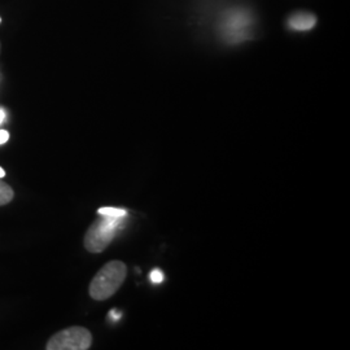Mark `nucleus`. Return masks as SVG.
<instances>
[{
	"label": "nucleus",
	"instance_id": "f257e3e1",
	"mask_svg": "<svg viewBox=\"0 0 350 350\" xmlns=\"http://www.w3.org/2000/svg\"><path fill=\"white\" fill-rule=\"evenodd\" d=\"M256 24V17L250 8L234 7L221 16L218 34L226 44L235 46L253 38Z\"/></svg>",
	"mask_w": 350,
	"mask_h": 350
},
{
	"label": "nucleus",
	"instance_id": "f03ea898",
	"mask_svg": "<svg viewBox=\"0 0 350 350\" xmlns=\"http://www.w3.org/2000/svg\"><path fill=\"white\" fill-rule=\"evenodd\" d=\"M127 267L122 261L105 263L90 283V296L95 301L111 299L125 283Z\"/></svg>",
	"mask_w": 350,
	"mask_h": 350
},
{
	"label": "nucleus",
	"instance_id": "7ed1b4c3",
	"mask_svg": "<svg viewBox=\"0 0 350 350\" xmlns=\"http://www.w3.org/2000/svg\"><path fill=\"white\" fill-rule=\"evenodd\" d=\"M126 217L99 214V218L88 227L83 239L85 248L91 253H101L108 248Z\"/></svg>",
	"mask_w": 350,
	"mask_h": 350
},
{
	"label": "nucleus",
	"instance_id": "20e7f679",
	"mask_svg": "<svg viewBox=\"0 0 350 350\" xmlns=\"http://www.w3.org/2000/svg\"><path fill=\"white\" fill-rule=\"evenodd\" d=\"M92 345V335L81 325L68 327L56 332L47 341V350H88Z\"/></svg>",
	"mask_w": 350,
	"mask_h": 350
},
{
	"label": "nucleus",
	"instance_id": "39448f33",
	"mask_svg": "<svg viewBox=\"0 0 350 350\" xmlns=\"http://www.w3.org/2000/svg\"><path fill=\"white\" fill-rule=\"evenodd\" d=\"M318 25L317 14L310 11H295L291 12L286 18L284 26L289 33L306 34L312 33Z\"/></svg>",
	"mask_w": 350,
	"mask_h": 350
},
{
	"label": "nucleus",
	"instance_id": "423d86ee",
	"mask_svg": "<svg viewBox=\"0 0 350 350\" xmlns=\"http://www.w3.org/2000/svg\"><path fill=\"white\" fill-rule=\"evenodd\" d=\"M13 198H14V192L12 187L0 179V206L10 204L13 200Z\"/></svg>",
	"mask_w": 350,
	"mask_h": 350
},
{
	"label": "nucleus",
	"instance_id": "0eeeda50",
	"mask_svg": "<svg viewBox=\"0 0 350 350\" xmlns=\"http://www.w3.org/2000/svg\"><path fill=\"white\" fill-rule=\"evenodd\" d=\"M98 214H105V215H113V217H127V212L125 209H118V208H100L98 211Z\"/></svg>",
	"mask_w": 350,
	"mask_h": 350
},
{
	"label": "nucleus",
	"instance_id": "6e6552de",
	"mask_svg": "<svg viewBox=\"0 0 350 350\" xmlns=\"http://www.w3.org/2000/svg\"><path fill=\"white\" fill-rule=\"evenodd\" d=\"M150 279L153 284H160V283H163V274L160 270L156 269V270H153V271L150 273Z\"/></svg>",
	"mask_w": 350,
	"mask_h": 350
},
{
	"label": "nucleus",
	"instance_id": "1a4fd4ad",
	"mask_svg": "<svg viewBox=\"0 0 350 350\" xmlns=\"http://www.w3.org/2000/svg\"><path fill=\"white\" fill-rule=\"evenodd\" d=\"M8 139H10V133L5 130H0V144L7 143Z\"/></svg>",
	"mask_w": 350,
	"mask_h": 350
},
{
	"label": "nucleus",
	"instance_id": "9d476101",
	"mask_svg": "<svg viewBox=\"0 0 350 350\" xmlns=\"http://www.w3.org/2000/svg\"><path fill=\"white\" fill-rule=\"evenodd\" d=\"M4 118H5V113H4V111H3V109H0V125L3 124Z\"/></svg>",
	"mask_w": 350,
	"mask_h": 350
},
{
	"label": "nucleus",
	"instance_id": "9b49d317",
	"mask_svg": "<svg viewBox=\"0 0 350 350\" xmlns=\"http://www.w3.org/2000/svg\"><path fill=\"white\" fill-rule=\"evenodd\" d=\"M5 176V172H4V169L3 167H0V179L1 178H4Z\"/></svg>",
	"mask_w": 350,
	"mask_h": 350
},
{
	"label": "nucleus",
	"instance_id": "f8f14e48",
	"mask_svg": "<svg viewBox=\"0 0 350 350\" xmlns=\"http://www.w3.org/2000/svg\"><path fill=\"white\" fill-rule=\"evenodd\" d=\"M0 23H1V18H0Z\"/></svg>",
	"mask_w": 350,
	"mask_h": 350
},
{
	"label": "nucleus",
	"instance_id": "ddd939ff",
	"mask_svg": "<svg viewBox=\"0 0 350 350\" xmlns=\"http://www.w3.org/2000/svg\"><path fill=\"white\" fill-rule=\"evenodd\" d=\"M0 49H1V44H0Z\"/></svg>",
	"mask_w": 350,
	"mask_h": 350
}]
</instances>
